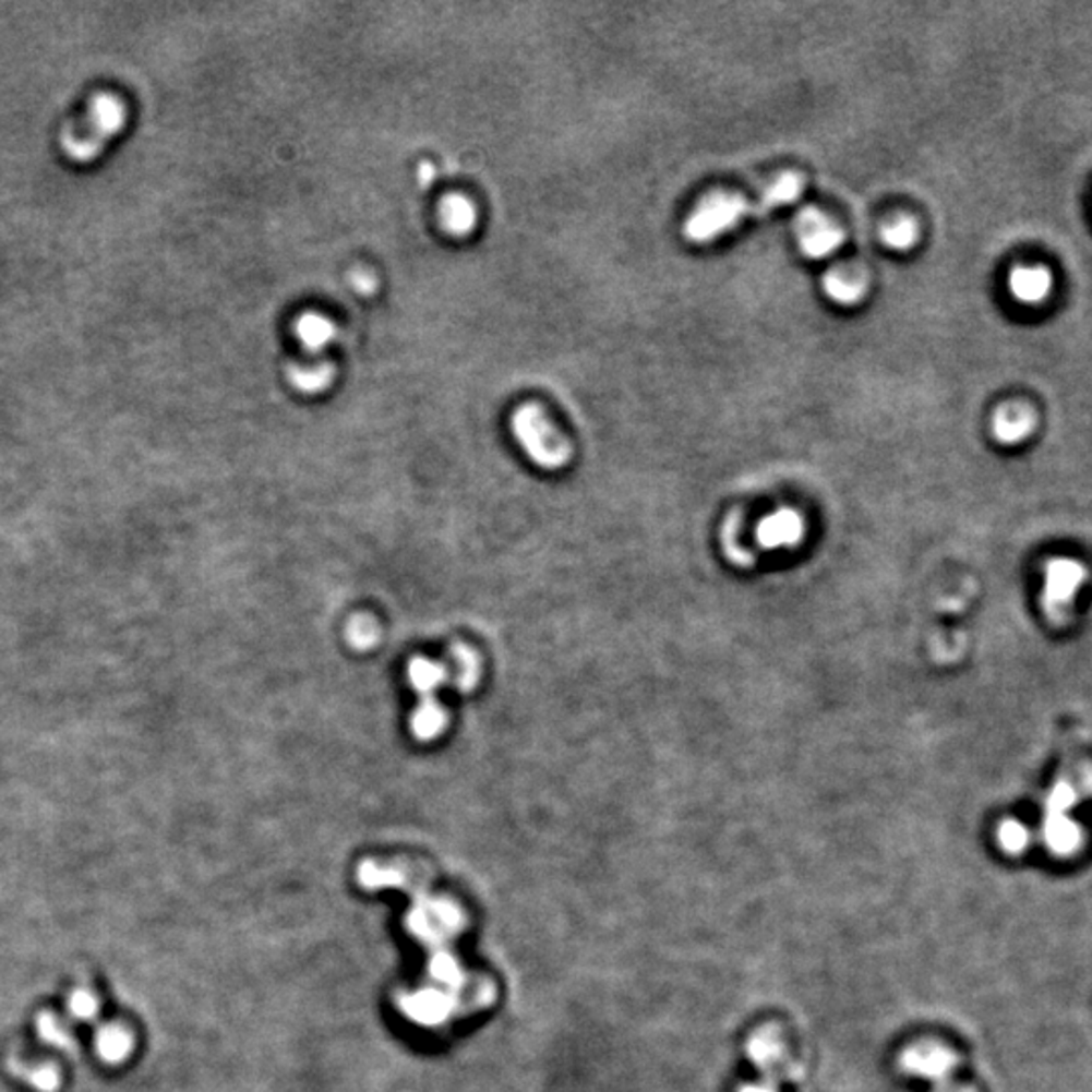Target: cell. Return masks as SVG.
I'll list each match as a JSON object with an SVG mask.
<instances>
[{
  "mask_svg": "<svg viewBox=\"0 0 1092 1092\" xmlns=\"http://www.w3.org/2000/svg\"><path fill=\"white\" fill-rule=\"evenodd\" d=\"M997 842L1008 854H1020L1030 843V831L1020 821H1006L999 826Z\"/></svg>",
  "mask_w": 1092,
  "mask_h": 1092,
  "instance_id": "cb8c5ba5",
  "label": "cell"
},
{
  "mask_svg": "<svg viewBox=\"0 0 1092 1092\" xmlns=\"http://www.w3.org/2000/svg\"><path fill=\"white\" fill-rule=\"evenodd\" d=\"M747 1052L751 1063L759 1068L765 1079L775 1080L777 1084L781 1079H793V1070L785 1058V1046L775 1030L757 1032L748 1040Z\"/></svg>",
  "mask_w": 1092,
  "mask_h": 1092,
  "instance_id": "52a82bcc",
  "label": "cell"
},
{
  "mask_svg": "<svg viewBox=\"0 0 1092 1092\" xmlns=\"http://www.w3.org/2000/svg\"><path fill=\"white\" fill-rule=\"evenodd\" d=\"M21 1077L33 1091L57 1092L61 1089V1072L53 1065L27 1066Z\"/></svg>",
  "mask_w": 1092,
  "mask_h": 1092,
  "instance_id": "603a6c76",
  "label": "cell"
},
{
  "mask_svg": "<svg viewBox=\"0 0 1092 1092\" xmlns=\"http://www.w3.org/2000/svg\"><path fill=\"white\" fill-rule=\"evenodd\" d=\"M379 639H381V632H379V625L371 615L360 613L346 625V641L350 644L352 650H373L374 646L379 644Z\"/></svg>",
  "mask_w": 1092,
  "mask_h": 1092,
  "instance_id": "ffe728a7",
  "label": "cell"
},
{
  "mask_svg": "<svg viewBox=\"0 0 1092 1092\" xmlns=\"http://www.w3.org/2000/svg\"><path fill=\"white\" fill-rule=\"evenodd\" d=\"M1008 286L1020 304L1037 305L1051 298L1054 277L1044 265H1022L1009 274Z\"/></svg>",
  "mask_w": 1092,
  "mask_h": 1092,
  "instance_id": "ba28073f",
  "label": "cell"
},
{
  "mask_svg": "<svg viewBox=\"0 0 1092 1092\" xmlns=\"http://www.w3.org/2000/svg\"><path fill=\"white\" fill-rule=\"evenodd\" d=\"M824 291L836 304L856 305L868 291V277L854 265H840L824 277Z\"/></svg>",
  "mask_w": 1092,
  "mask_h": 1092,
  "instance_id": "9c48e42d",
  "label": "cell"
},
{
  "mask_svg": "<svg viewBox=\"0 0 1092 1092\" xmlns=\"http://www.w3.org/2000/svg\"><path fill=\"white\" fill-rule=\"evenodd\" d=\"M440 221L443 229L452 236H470L478 221V213L468 196L464 194H452L445 196L440 205Z\"/></svg>",
  "mask_w": 1092,
  "mask_h": 1092,
  "instance_id": "5bb4252c",
  "label": "cell"
},
{
  "mask_svg": "<svg viewBox=\"0 0 1092 1092\" xmlns=\"http://www.w3.org/2000/svg\"><path fill=\"white\" fill-rule=\"evenodd\" d=\"M739 1092H779L777 1091V1082L775 1080H757V1082H748Z\"/></svg>",
  "mask_w": 1092,
  "mask_h": 1092,
  "instance_id": "484cf974",
  "label": "cell"
},
{
  "mask_svg": "<svg viewBox=\"0 0 1092 1092\" xmlns=\"http://www.w3.org/2000/svg\"><path fill=\"white\" fill-rule=\"evenodd\" d=\"M35 1030H37V1036L43 1044L49 1048L68 1052L73 1051V1046H75V1034L71 1030L70 1022L57 1013H51V1011L41 1013L37 1018Z\"/></svg>",
  "mask_w": 1092,
  "mask_h": 1092,
  "instance_id": "2e32d148",
  "label": "cell"
},
{
  "mask_svg": "<svg viewBox=\"0 0 1092 1092\" xmlns=\"http://www.w3.org/2000/svg\"><path fill=\"white\" fill-rule=\"evenodd\" d=\"M68 1013H70V1018H73L75 1022H96L99 1013H101V1004H99V999H97L94 992L80 987L68 999Z\"/></svg>",
  "mask_w": 1092,
  "mask_h": 1092,
  "instance_id": "44dd1931",
  "label": "cell"
},
{
  "mask_svg": "<svg viewBox=\"0 0 1092 1092\" xmlns=\"http://www.w3.org/2000/svg\"><path fill=\"white\" fill-rule=\"evenodd\" d=\"M355 288L359 290H364V284H367V290L371 291L374 288V279L371 274H355Z\"/></svg>",
  "mask_w": 1092,
  "mask_h": 1092,
  "instance_id": "4316f807",
  "label": "cell"
},
{
  "mask_svg": "<svg viewBox=\"0 0 1092 1092\" xmlns=\"http://www.w3.org/2000/svg\"><path fill=\"white\" fill-rule=\"evenodd\" d=\"M290 381L293 387L302 393H320L326 391L333 381V367H319V369H293L290 373Z\"/></svg>",
  "mask_w": 1092,
  "mask_h": 1092,
  "instance_id": "7402d4cb",
  "label": "cell"
},
{
  "mask_svg": "<svg viewBox=\"0 0 1092 1092\" xmlns=\"http://www.w3.org/2000/svg\"><path fill=\"white\" fill-rule=\"evenodd\" d=\"M797 245L807 260H826L842 248L843 231L817 208H805L795 219Z\"/></svg>",
  "mask_w": 1092,
  "mask_h": 1092,
  "instance_id": "5b68a950",
  "label": "cell"
},
{
  "mask_svg": "<svg viewBox=\"0 0 1092 1092\" xmlns=\"http://www.w3.org/2000/svg\"><path fill=\"white\" fill-rule=\"evenodd\" d=\"M919 225L914 221L913 217L909 215H900L897 219H892L890 223H886L883 227V243L886 248L895 251H909L913 250L919 241Z\"/></svg>",
  "mask_w": 1092,
  "mask_h": 1092,
  "instance_id": "d6986e66",
  "label": "cell"
},
{
  "mask_svg": "<svg viewBox=\"0 0 1092 1092\" xmlns=\"http://www.w3.org/2000/svg\"><path fill=\"white\" fill-rule=\"evenodd\" d=\"M516 442L523 445L526 456L544 470H559L571 459V445L556 431L542 407L528 403L514 411L511 421Z\"/></svg>",
  "mask_w": 1092,
  "mask_h": 1092,
  "instance_id": "7a4b0ae2",
  "label": "cell"
},
{
  "mask_svg": "<svg viewBox=\"0 0 1092 1092\" xmlns=\"http://www.w3.org/2000/svg\"><path fill=\"white\" fill-rule=\"evenodd\" d=\"M124 124V106L113 96H99L92 101L84 122L70 128L63 136V148L77 160L96 156L106 140Z\"/></svg>",
  "mask_w": 1092,
  "mask_h": 1092,
  "instance_id": "277c9868",
  "label": "cell"
},
{
  "mask_svg": "<svg viewBox=\"0 0 1092 1092\" xmlns=\"http://www.w3.org/2000/svg\"><path fill=\"white\" fill-rule=\"evenodd\" d=\"M94 1048H96L99 1060H104L106 1065H122V1063H125L130 1058V1054H132L134 1040H132V1034L128 1030H124L122 1025L104 1023V1025H99L96 1030Z\"/></svg>",
  "mask_w": 1092,
  "mask_h": 1092,
  "instance_id": "7c38bea8",
  "label": "cell"
},
{
  "mask_svg": "<svg viewBox=\"0 0 1092 1092\" xmlns=\"http://www.w3.org/2000/svg\"><path fill=\"white\" fill-rule=\"evenodd\" d=\"M1084 579V568L1075 561H1054L1046 575V603L1052 609L1065 608Z\"/></svg>",
  "mask_w": 1092,
  "mask_h": 1092,
  "instance_id": "30bf717a",
  "label": "cell"
},
{
  "mask_svg": "<svg viewBox=\"0 0 1092 1092\" xmlns=\"http://www.w3.org/2000/svg\"><path fill=\"white\" fill-rule=\"evenodd\" d=\"M1034 428V417L1022 405L1001 407L994 417V433L1001 443H1018Z\"/></svg>",
  "mask_w": 1092,
  "mask_h": 1092,
  "instance_id": "9a60e30c",
  "label": "cell"
},
{
  "mask_svg": "<svg viewBox=\"0 0 1092 1092\" xmlns=\"http://www.w3.org/2000/svg\"><path fill=\"white\" fill-rule=\"evenodd\" d=\"M1044 842L1058 856L1075 854L1082 842V831L1068 817V812H1046Z\"/></svg>",
  "mask_w": 1092,
  "mask_h": 1092,
  "instance_id": "8fae6325",
  "label": "cell"
},
{
  "mask_svg": "<svg viewBox=\"0 0 1092 1092\" xmlns=\"http://www.w3.org/2000/svg\"><path fill=\"white\" fill-rule=\"evenodd\" d=\"M449 658L456 664V670H454V686L459 692L473 691L476 684H478V680H480V670H482L478 653L468 648V646H464V644H456L449 650Z\"/></svg>",
  "mask_w": 1092,
  "mask_h": 1092,
  "instance_id": "e0dca14e",
  "label": "cell"
},
{
  "mask_svg": "<svg viewBox=\"0 0 1092 1092\" xmlns=\"http://www.w3.org/2000/svg\"><path fill=\"white\" fill-rule=\"evenodd\" d=\"M803 193V179L795 172H785L779 179H775L763 194H760L757 205H753V215H767L775 208L793 205Z\"/></svg>",
  "mask_w": 1092,
  "mask_h": 1092,
  "instance_id": "4fadbf2b",
  "label": "cell"
},
{
  "mask_svg": "<svg viewBox=\"0 0 1092 1092\" xmlns=\"http://www.w3.org/2000/svg\"><path fill=\"white\" fill-rule=\"evenodd\" d=\"M935 1092H973L968 1087H961V1084H953V1082H947V1084H940V1087H935Z\"/></svg>",
  "mask_w": 1092,
  "mask_h": 1092,
  "instance_id": "83f0119b",
  "label": "cell"
},
{
  "mask_svg": "<svg viewBox=\"0 0 1092 1092\" xmlns=\"http://www.w3.org/2000/svg\"><path fill=\"white\" fill-rule=\"evenodd\" d=\"M900 1068L913 1077L933 1082V1087H940L951 1082L957 1056L937 1042H921L902 1052Z\"/></svg>",
  "mask_w": 1092,
  "mask_h": 1092,
  "instance_id": "8992f818",
  "label": "cell"
},
{
  "mask_svg": "<svg viewBox=\"0 0 1092 1092\" xmlns=\"http://www.w3.org/2000/svg\"><path fill=\"white\" fill-rule=\"evenodd\" d=\"M767 532L765 535H771V544H783V542H791L800 535V520L795 514H781V516H773L767 525Z\"/></svg>",
  "mask_w": 1092,
  "mask_h": 1092,
  "instance_id": "d4e9b609",
  "label": "cell"
},
{
  "mask_svg": "<svg viewBox=\"0 0 1092 1092\" xmlns=\"http://www.w3.org/2000/svg\"><path fill=\"white\" fill-rule=\"evenodd\" d=\"M407 677L419 696V706L409 720V729L419 743H431L442 736L447 727V712L437 700V691L443 684H452L449 672L442 662L417 656L407 665Z\"/></svg>",
  "mask_w": 1092,
  "mask_h": 1092,
  "instance_id": "6da1fadb",
  "label": "cell"
},
{
  "mask_svg": "<svg viewBox=\"0 0 1092 1092\" xmlns=\"http://www.w3.org/2000/svg\"><path fill=\"white\" fill-rule=\"evenodd\" d=\"M747 215H753V205L743 194L712 193L692 211L684 223V237L694 245H706L719 237L733 231Z\"/></svg>",
  "mask_w": 1092,
  "mask_h": 1092,
  "instance_id": "3957f363",
  "label": "cell"
},
{
  "mask_svg": "<svg viewBox=\"0 0 1092 1092\" xmlns=\"http://www.w3.org/2000/svg\"><path fill=\"white\" fill-rule=\"evenodd\" d=\"M334 333L336 331H334L333 322L324 319V316H320V314H304V316H300V320L296 322L298 338L312 352H319L322 348L331 345Z\"/></svg>",
  "mask_w": 1092,
  "mask_h": 1092,
  "instance_id": "ac0fdd59",
  "label": "cell"
}]
</instances>
